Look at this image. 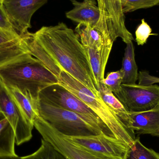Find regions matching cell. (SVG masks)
Segmentation results:
<instances>
[{"mask_svg":"<svg viewBox=\"0 0 159 159\" xmlns=\"http://www.w3.org/2000/svg\"><path fill=\"white\" fill-rule=\"evenodd\" d=\"M4 118H5V117L3 114L2 113V112H1V111H0V120H2Z\"/></svg>","mask_w":159,"mask_h":159,"instance_id":"f1b7e54d","label":"cell"},{"mask_svg":"<svg viewBox=\"0 0 159 159\" xmlns=\"http://www.w3.org/2000/svg\"><path fill=\"white\" fill-rule=\"evenodd\" d=\"M99 93L104 102L116 112L124 123L128 111L115 94L102 83L99 84Z\"/></svg>","mask_w":159,"mask_h":159,"instance_id":"44dd1931","label":"cell"},{"mask_svg":"<svg viewBox=\"0 0 159 159\" xmlns=\"http://www.w3.org/2000/svg\"><path fill=\"white\" fill-rule=\"evenodd\" d=\"M32 56L57 78L63 70L96 95L99 89L87 52L78 34L65 23L43 26L34 33L20 36Z\"/></svg>","mask_w":159,"mask_h":159,"instance_id":"6da1fadb","label":"cell"},{"mask_svg":"<svg viewBox=\"0 0 159 159\" xmlns=\"http://www.w3.org/2000/svg\"><path fill=\"white\" fill-rule=\"evenodd\" d=\"M126 125L135 134L159 137V106L147 111L128 112Z\"/></svg>","mask_w":159,"mask_h":159,"instance_id":"7c38bea8","label":"cell"},{"mask_svg":"<svg viewBox=\"0 0 159 159\" xmlns=\"http://www.w3.org/2000/svg\"><path fill=\"white\" fill-rule=\"evenodd\" d=\"M67 137L75 143L87 150L117 159H125L129 149L125 144L119 140L103 134L87 137Z\"/></svg>","mask_w":159,"mask_h":159,"instance_id":"30bf717a","label":"cell"},{"mask_svg":"<svg viewBox=\"0 0 159 159\" xmlns=\"http://www.w3.org/2000/svg\"><path fill=\"white\" fill-rule=\"evenodd\" d=\"M122 65L121 70L123 73L122 84H135L138 80L139 73L135 60L134 48L133 41L126 44Z\"/></svg>","mask_w":159,"mask_h":159,"instance_id":"e0dca14e","label":"cell"},{"mask_svg":"<svg viewBox=\"0 0 159 159\" xmlns=\"http://www.w3.org/2000/svg\"><path fill=\"white\" fill-rule=\"evenodd\" d=\"M75 32L79 36L80 40L84 47L102 48L107 41L111 40L103 34L95 26L89 23H78L75 29Z\"/></svg>","mask_w":159,"mask_h":159,"instance_id":"2e32d148","label":"cell"},{"mask_svg":"<svg viewBox=\"0 0 159 159\" xmlns=\"http://www.w3.org/2000/svg\"><path fill=\"white\" fill-rule=\"evenodd\" d=\"M123 77V72L120 69L119 70L107 73L106 78L103 80L101 83H103L114 94H116L120 90Z\"/></svg>","mask_w":159,"mask_h":159,"instance_id":"cb8c5ba5","label":"cell"},{"mask_svg":"<svg viewBox=\"0 0 159 159\" xmlns=\"http://www.w3.org/2000/svg\"><path fill=\"white\" fill-rule=\"evenodd\" d=\"M84 1L92 4L96 5V2L95 0H84Z\"/></svg>","mask_w":159,"mask_h":159,"instance_id":"83f0119b","label":"cell"},{"mask_svg":"<svg viewBox=\"0 0 159 159\" xmlns=\"http://www.w3.org/2000/svg\"><path fill=\"white\" fill-rule=\"evenodd\" d=\"M6 86L23 114L27 118L34 124V119L38 116L36 105L27 95L16 87L6 85Z\"/></svg>","mask_w":159,"mask_h":159,"instance_id":"d6986e66","label":"cell"},{"mask_svg":"<svg viewBox=\"0 0 159 159\" xmlns=\"http://www.w3.org/2000/svg\"><path fill=\"white\" fill-rule=\"evenodd\" d=\"M59 83L71 92L90 107L111 130L116 139L129 148L133 146L136 134L129 129L118 116L116 112L103 101L100 94L92 91L63 70H60Z\"/></svg>","mask_w":159,"mask_h":159,"instance_id":"3957f363","label":"cell"},{"mask_svg":"<svg viewBox=\"0 0 159 159\" xmlns=\"http://www.w3.org/2000/svg\"><path fill=\"white\" fill-rule=\"evenodd\" d=\"M31 55L18 34L0 28V69Z\"/></svg>","mask_w":159,"mask_h":159,"instance_id":"8fae6325","label":"cell"},{"mask_svg":"<svg viewBox=\"0 0 159 159\" xmlns=\"http://www.w3.org/2000/svg\"><path fill=\"white\" fill-rule=\"evenodd\" d=\"M0 78L5 84L16 87L36 105L41 90L59 83L58 78L31 54L1 68Z\"/></svg>","mask_w":159,"mask_h":159,"instance_id":"7a4b0ae2","label":"cell"},{"mask_svg":"<svg viewBox=\"0 0 159 159\" xmlns=\"http://www.w3.org/2000/svg\"><path fill=\"white\" fill-rule=\"evenodd\" d=\"M125 159H159V153L146 147L137 136L133 146L128 150Z\"/></svg>","mask_w":159,"mask_h":159,"instance_id":"7402d4cb","label":"cell"},{"mask_svg":"<svg viewBox=\"0 0 159 159\" xmlns=\"http://www.w3.org/2000/svg\"><path fill=\"white\" fill-rule=\"evenodd\" d=\"M48 0H3V7L17 33L21 36L31 27V20L35 12Z\"/></svg>","mask_w":159,"mask_h":159,"instance_id":"9c48e42d","label":"cell"},{"mask_svg":"<svg viewBox=\"0 0 159 159\" xmlns=\"http://www.w3.org/2000/svg\"><path fill=\"white\" fill-rule=\"evenodd\" d=\"M36 108L39 117L64 136L87 137L103 134L98 123L87 116L39 100L36 102Z\"/></svg>","mask_w":159,"mask_h":159,"instance_id":"277c9868","label":"cell"},{"mask_svg":"<svg viewBox=\"0 0 159 159\" xmlns=\"http://www.w3.org/2000/svg\"><path fill=\"white\" fill-rule=\"evenodd\" d=\"M138 80V84L148 86L159 83V77L150 75L147 71H142L139 72Z\"/></svg>","mask_w":159,"mask_h":159,"instance_id":"484cf974","label":"cell"},{"mask_svg":"<svg viewBox=\"0 0 159 159\" xmlns=\"http://www.w3.org/2000/svg\"><path fill=\"white\" fill-rule=\"evenodd\" d=\"M152 30L144 19L141 20V23L135 31V41L138 45L143 46L146 43L150 35H158V34L152 33Z\"/></svg>","mask_w":159,"mask_h":159,"instance_id":"d4e9b609","label":"cell"},{"mask_svg":"<svg viewBox=\"0 0 159 159\" xmlns=\"http://www.w3.org/2000/svg\"><path fill=\"white\" fill-rule=\"evenodd\" d=\"M114 43L107 41L100 49L84 47L92 70L94 79L99 89L101 81L104 79L105 71Z\"/></svg>","mask_w":159,"mask_h":159,"instance_id":"4fadbf2b","label":"cell"},{"mask_svg":"<svg viewBox=\"0 0 159 159\" xmlns=\"http://www.w3.org/2000/svg\"><path fill=\"white\" fill-rule=\"evenodd\" d=\"M115 94L129 112L147 111L159 106V86L156 84H121Z\"/></svg>","mask_w":159,"mask_h":159,"instance_id":"52a82bcc","label":"cell"},{"mask_svg":"<svg viewBox=\"0 0 159 159\" xmlns=\"http://www.w3.org/2000/svg\"><path fill=\"white\" fill-rule=\"evenodd\" d=\"M3 1V0H0V3H2Z\"/></svg>","mask_w":159,"mask_h":159,"instance_id":"f546056e","label":"cell"},{"mask_svg":"<svg viewBox=\"0 0 159 159\" xmlns=\"http://www.w3.org/2000/svg\"><path fill=\"white\" fill-rule=\"evenodd\" d=\"M124 14L143 8H150L159 5V0H121Z\"/></svg>","mask_w":159,"mask_h":159,"instance_id":"603a6c76","label":"cell"},{"mask_svg":"<svg viewBox=\"0 0 159 159\" xmlns=\"http://www.w3.org/2000/svg\"><path fill=\"white\" fill-rule=\"evenodd\" d=\"M0 159H68L50 143L42 138L39 148L32 154L24 157H0Z\"/></svg>","mask_w":159,"mask_h":159,"instance_id":"ffe728a7","label":"cell"},{"mask_svg":"<svg viewBox=\"0 0 159 159\" xmlns=\"http://www.w3.org/2000/svg\"><path fill=\"white\" fill-rule=\"evenodd\" d=\"M74 8L66 13L68 19L78 23H87L96 26L100 19V9L96 5L83 1L70 0Z\"/></svg>","mask_w":159,"mask_h":159,"instance_id":"5bb4252c","label":"cell"},{"mask_svg":"<svg viewBox=\"0 0 159 159\" xmlns=\"http://www.w3.org/2000/svg\"><path fill=\"white\" fill-rule=\"evenodd\" d=\"M0 28L7 31L17 34L9 21L2 3H0Z\"/></svg>","mask_w":159,"mask_h":159,"instance_id":"4316f807","label":"cell"},{"mask_svg":"<svg viewBox=\"0 0 159 159\" xmlns=\"http://www.w3.org/2000/svg\"><path fill=\"white\" fill-rule=\"evenodd\" d=\"M38 100L91 118L98 123L104 135L116 138L111 130L90 107L59 83L50 85L41 90Z\"/></svg>","mask_w":159,"mask_h":159,"instance_id":"5b68a950","label":"cell"},{"mask_svg":"<svg viewBox=\"0 0 159 159\" xmlns=\"http://www.w3.org/2000/svg\"><path fill=\"white\" fill-rule=\"evenodd\" d=\"M0 111L12 126L17 145L31 140L34 125L23 114L1 78Z\"/></svg>","mask_w":159,"mask_h":159,"instance_id":"ba28073f","label":"cell"},{"mask_svg":"<svg viewBox=\"0 0 159 159\" xmlns=\"http://www.w3.org/2000/svg\"><path fill=\"white\" fill-rule=\"evenodd\" d=\"M113 27V42L120 37L127 44L134 41L132 34L125 25V15L122 11L121 0H109Z\"/></svg>","mask_w":159,"mask_h":159,"instance_id":"9a60e30c","label":"cell"},{"mask_svg":"<svg viewBox=\"0 0 159 159\" xmlns=\"http://www.w3.org/2000/svg\"><path fill=\"white\" fill-rule=\"evenodd\" d=\"M16 143L15 132L7 120L5 118L0 120V157L17 156Z\"/></svg>","mask_w":159,"mask_h":159,"instance_id":"ac0fdd59","label":"cell"},{"mask_svg":"<svg viewBox=\"0 0 159 159\" xmlns=\"http://www.w3.org/2000/svg\"><path fill=\"white\" fill-rule=\"evenodd\" d=\"M34 125L43 139L50 143L68 159H117L96 154L80 146L39 116L34 119Z\"/></svg>","mask_w":159,"mask_h":159,"instance_id":"8992f818","label":"cell"}]
</instances>
